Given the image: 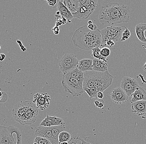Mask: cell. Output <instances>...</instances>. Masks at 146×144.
<instances>
[{
  "instance_id": "cell-1",
  "label": "cell",
  "mask_w": 146,
  "mask_h": 144,
  "mask_svg": "<svg viewBox=\"0 0 146 144\" xmlns=\"http://www.w3.org/2000/svg\"><path fill=\"white\" fill-rule=\"evenodd\" d=\"M98 19L103 25L127 23L130 20V9L123 3H108L102 6Z\"/></svg>"
},
{
  "instance_id": "cell-2",
  "label": "cell",
  "mask_w": 146,
  "mask_h": 144,
  "mask_svg": "<svg viewBox=\"0 0 146 144\" xmlns=\"http://www.w3.org/2000/svg\"><path fill=\"white\" fill-rule=\"evenodd\" d=\"M72 40L76 47L83 50H90L101 46V31L98 28L93 31L88 29L87 25H85L76 30Z\"/></svg>"
},
{
  "instance_id": "cell-3",
  "label": "cell",
  "mask_w": 146,
  "mask_h": 144,
  "mask_svg": "<svg viewBox=\"0 0 146 144\" xmlns=\"http://www.w3.org/2000/svg\"><path fill=\"white\" fill-rule=\"evenodd\" d=\"M13 116L16 122L22 125H30L36 121L39 109L33 102H21L15 104L13 109Z\"/></svg>"
},
{
  "instance_id": "cell-4",
  "label": "cell",
  "mask_w": 146,
  "mask_h": 144,
  "mask_svg": "<svg viewBox=\"0 0 146 144\" xmlns=\"http://www.w3.org/2000/svg\"><path fill=\"white\" fill-rule=\"evenodd\" d=\"M83 82L63 75L62 83L65 92L72 95L73 97H78L81 96L84 93Z\"/></svg>"
},
{
  "instance_id": "cell-5",
  "label": "cell",
  "mask_w": 146,
  "mask_h": 144,
  "mask_svg": "<svg viewBox=\"0 0 146 144\" xmlns=\"http://www.w3.org/2000/svg\"><path fill=\"white\" fill-rule=\"evenodd\" d=\"M125 30V26H116L111 25L106 27L101 31V46L103 47L106 46V42L108 40H112L115 43L120 41L122 39V33Z\"/></svg>"
},
{
  "instance_id": "cell-6",
  "label": "cell",
  "mask_w": 146,
  "mask_h": 144,
  "mask_svg": "<svg viewBox=\"0 0 146 144\" xmlns=\"http://www.w3.org/2000/svg\"><path fill=\"white\" fill-rule=\"evenodd\" d=\"M94 84L98 92H103L105 90L112 84L113 76L110 74L108 71L104 72L94 71Z\"/></svg>"
},
{
  "instance_id": "cell-7",
  "label": "cell",
  "mask_w": 146,
  "mask_h": 144,
  "mask_svg": "<svg viewBox=\"0 0 146 144\" xmlns=\"http://www.w3.org/2000/svg\"><path fill=\"white\" fill-rule=\"evenodd\" d=\"M137 80L129 76H125L121 81L120 87L124 90L128 97L132 96L137 88L139 87Z\"/></svg>"
},
{
  "instance_id": "cell-8",
  "label": "cell",
  "mask_w": 146,
  "mask_h": 144,
  "mask_svg": "<svg viewBox=\"0 0 146 144\" xmlns=\"http://www.w3.org/2000/svg\"><path fill=\"white\" fill-rule=\"evenodd\" d=\"M52 101L50 96L47 93H37L34 96L33 102L38 109L44 111L49 107L50 102Z\"/></svg>"
},
{
  "instance_id": "cell-9",
  "label": "cell",
  "mask_w": 146,
  "mask_h": 144,
  "mask_svg": "<svg viewBox=\"0 0 146 144\" xmlns=\"http://www.w3.org/2000/svg\"><path fill=\"white\" fill-rule=\"evenodd\" d=\"M110 97L112 102L117 104H124L128 101V96L120 87L113 89L110 93Z\"/></svg>"
},
{
  "instance_id": "cell-10",
  "label": "cell",
  "mask_w": 146,
  "mask_h": 144,
  "mask_svg": "<svg viewBox=\"0 0 146 144\" xmlns=\"http://www.w3.org/2000/svg\"><path fill=\"white\" fill-rule=\"evenodd\" d=\"M13 133H11L8 127L0 126V144H14Z\"/></svg>"
},
{
  "instance_id": "cell-11",
  "label": "cell",
  "mask_w": 146,
  "mask_h": 144,
  "mask_svg": "<svg viewBox=\"0 0 146 144\" xmlns=\"http://www.w3.org/2000/svg\"><path fill=\"white\" fill-rule=\"evenodd\" d=\"M77 2L78 3V6L77 9V12L72 14L74 16V18H77L81 20L88 19L92 15L94 11L90 10L85 5L79 3L78 1Z\"/></svg>"
},
{
  "instance_id": "cell-12",
  "label": "cell",
  "mask_w": 146,
  "mask_h": 144,
  "mask_svg": "<svg viewBox=\"0 0 146 144\" xmlns=\"http://www.w3.org/2000/svg\"><path fill=\"white\" fill-rule=\"evenodd\" d=\"M65 124L64 120L60 117L46 115V117L40 124V126L51 127L54 126L62 125Z\"/></svg>"
},
{
  "instance_id": "cell-13",
  "label": "cell",
  "mask_w": 146,
  "mask_h": 144,
  "mask_svg": "<svg viewBox=\"0 0 146 144\" xmlns=\"http://www.w3.org/2000/svg\"><path fill=\"white\" fill-rule=\"evenodd\" d=\"M131 108L133 113L139 116L146 115V101L141 100L131 103Z\"/></svg>"
},
{
  "instance_id": "cell-14",
  "label": "cell",
  "mask_w": 146,
  "mask_h": 144,
  "mask_svg": "<svg viewBox=\"0 0 146 144\" xmlns=\"http://www.w3.org/2000/svg\"><path fill=\"white\" fill-rule=\"evenodd\" d=\"M35 137H40L46 138L50 140L52 143V135L51 127L39 126L35 129Z\"/></svg>"
},
{
  "instance_id": "cell-15",
  "label": "cell",
  "mask_w": 146,
  "mask_h": 144,
  "mask_svg": "<svg viewBox=\"0 0 146 144\" xmlns=\"http://www.w3.org/2000/svg\"><path fill=\"white\" fill-rule=\"evenodd\" d=\"M56 8L60 12L62 17L65 18L68 23H71L72 20L74 18V16L66 5L64 4L63 1H58Z\"/></svg>"
},
{
  "instance_id": "cell-16",
  "label": "cell",
  "mask_w": 146,
  "mask_h": 144,
  "mask_svg": "<svg viewBox=\"0 0 146 144\" xmlns=\"http://www.w3.org/2000/svg\"><path fill=\"white\" fill-rule=\"evenodd\" d=\"M84 73L83 88H90L94 86V71H88Z\"/></svg>"
},
{
  "instance_id": "cell-17",
  "label": "cell",
  "mask_w": 146,
  "mask_h": 144,
  "mask_svg": "<svg viewBox=\"0 0 146 144\" xmlns=\"http://www.w3.org/2000/svg\"><path fill=\"white\" fill-rule=\"evenodd\" d=\"M107 62L106 61L95 58L93 60V71L100 72L108 71V65Z\"/></svg>"
},
{
  "instance_id": "cell-18",
  "label": "cell",
  "mask_w": 146,
  "mask_h": 144,
  "mask_svg": "<svg viewBox=\"0 0 146 144\" xmlns=\"http://www.w3.org/2000/svg\"><path fill=\"white\" fill-rule=\"evenodd\" d=\"M132 96V98L130 101L131 103L141 100L146 101V88L139 86L137 88Z\"/></svg>"
},
{
  "instance_id": "cell-19",
  "label": "cell",
  "mask_w": 146,
  "mask_h": 144,
  "mask_svg": "<svg viewBox=\"0 0 146 144\" xmlns=\"http://www.w3.org/2000/svg\"><path fill=\"white\" fill-rule=\"evenodd\" d=\"M77 68L83 72L93 71V60L91 59H82L79 61Z\"/></svg>"
},
{
  "instance_id": "cell-20",
  "label": "cell",
  "mask_w": 146,
  "mask_h": 144,
  "mask_svg": "<svg viewBox=\"0 0 146 144\" xmlns=\"http://www.w3.org/2000/svg\"><path fill=\"white\" fill-rule=\"evenodd\" d=\"M52 135V144H59V135L60 133L65 131L66 129L65 124L62 125L51 127Z\"/></svg>"
},
{
  "instance_id": "cell-21",
  "label": "cell",
  "mask_w": 146,
  "mask_h": 144,
  "mask_svg": "<svg viewBox=\"0 0 146 144\" xmlns=\"http://www.w3.org/2000/svg\"><path fill=\"white\" fill-rule=\"evenodd\" d=\"M146 30V23H139L135 27L136 34L138 39L142 42L146 43V39L145 37V32Z\"/></svg>"
},
{
  "instance_id": "cell-22",
  "label": "cell",
  "mask_w": 146,
  "mask_h": 144,
  "mask_svg": "<svg viewBox=\"0 0 146 144\" xmlns=\"http://www.w3.org/2000/svg\"><path fill=\"white\" fill-rule=\"evenodd\" d=\"M59 65L60 70L63 75L67 74L68 73L77 68L78 66V64L66 63L61 61H59Z\"/></svg>"
},
{
  "instance_id": "cell-23",
  "label": "cell",
  "mask_w": 146,
  "mask_h": 144,
  "mask_svg": "<svg viewBox=\"0 0 146 144\" xmlns=\"http://www.w3.org/2000/svg\"><path fill=\"white\" fill-rule=\"evenodd\" d=\"M60 61L72 64H78L79 61L77 59L76 55L74 54H66L63 56Z\"/></svg>"
},
{
  "instance_id": "cell-24",
  "label": "cell",
  "mask_w": 146,
  "mask_h": 144,
  "mask_svg": "<svg viewBox=\"0 0 146 144\" xmlns=\"http://www.w3.org/2000/svg\"><path fill=\"white\" fill-rule=\"evenodd\" d=\"M78 1L94 11L98 5V1L97 0H79Z\"/></svg>"
},
{
  "instance_id": "cell-25",
  "label": "cell",
  "mask_w": 146,
  "mask_h": 144,
  "mask_svg": "<svg viewBox=\"0 0 146 144\" xmlns=\"http://www.w3.org/2000/svg\"><path fill=\"white\" fill-rule=\"evenodd\" d=\"M84 73L79 71L77 68L72 71V72L68 73L66 75L68 76L72 77V78L83 81V80H84Z\"/></svg>"
},
{
  "instance_id": "cell-26",
  "label": "cell",
  "mask_w": 146,
  "mask_h": 144,
  "mask_svg": "<svg viewBox=\"0 0 146 144\" xmlns=\"http://www.w3.org/2000/svg\"><path fill=\"white\" fill-rule=\"evenodd\" d=\"M72 138V136L68 132L64 131L61 132L59 135V143L63 142H68Z\"/></svg>"
},
{
  "instance_id": "cell-27",
  "label": "cell",
  "mask_w": 146,
  "mask_h": 144,
  "mask_svg": "<svg viewBox=\"0 0 146 144\" xmlns=\"http://www.w3.org/2000/svg\"><path fill=\"white\" fill-rule=\"evenodd\" d=\"M101 49L99 46H97L92 49V53L91 54V56L94 57L96 59H99L107 62L108 59L107 58L103 57L100 55V52Z\"/></svg>"
},
{
  "instance_id": "cell-28",
  "label": "cell",
  "mask_w": 146,
  "mask_h": 144,
  "mask_svg": "<svg viewBox=\"0 0 146 144\" xmlns=\"http://www.w3.org/2000/svg\"><path fill=\"white\" fill-rule=\"evenodd\" d=\"M83 89L84 92H86L90 97V99H92L93 98H95L96 99L97 98V94L98 93V91L95 86H94L90 88H83Z\"/></svg>"
},
{
  "instance_id": "cell-29",
  "label": "cell",
  "mask_w": 146,
  "mask_h": 144,
  "mask_svg": "<svg viewBox=\"0 0 146 144\" xmlns=\"http://www.w3.org/2000/svg\"><path fill=\"white\" fill-rule=\"evenodd\" d=\"M63 2L64 4L68 8V10L72 13V14L77 12V9L75 7V3H73V1H63Z\"/></svg>"
},
{
  "instance_id": "cell-30",
  "label": "cell",
  "mask_w": 146,
  "mask_h": 144,
  "mask_svg": "<svg viewBox=\"0 0 146 144\" xmlns=\"http://www.w3.org/2000/svg\"><path fill=\"white\" fill-rule=\"evenodd\" d=\"M12 130L14 133H15L16 135L17 143L16 144H22V134L21 131L17 127L12 126Z\"/></svg>"
},
{
  "instance_id": "cell-31",
  "label": "cell",
  "mask_w": 146,
  "mask_h": 144,
  "mask_svg": "<svg viewBox=\"0 0 146 144\" xmlns=\"http://www.w3.org/2000/svg\"><path fill=\"white\" fill-rule=\"evenodd\" d=\"M34 143H36L37 144H52L48 139L40 137H36Z\"/></svg>"
},
{
  "instance_id": "cell-32",
  "label": "cell",
  "mask_w": 146,
  "mask_h": 144,
  "mask_svg": "<svg viewBox=\"0 0 146 144\" xmlns=\"http://www.w3.org/2000/svg\"><path fill=\"white\" fill-rule=\"evenodd\" d=\"M131 36L130 31L128 28L125 27V30L122 33V39L120 42L125 41L128 40Z\"/></svg>"
},
{
  "instance_id": "cell-33",
  "label": "cell",
  "mask_w": 146,
  "mask_h": 144,
  "mask_svg": "<svg viewBox=\"0 0 146 144\" xmlns=\"http://www.w3.org/2000/svg\"><path fill=\"white\" fill-rule=\"evenodd\" d=\"M100 55L105 58H107L110 55V50L108 47H103L100 50Z\"/></svg>"
},
{
  "instance_id": "cell-34",
  "label": "cell",
  "mask_w": 146,
  "mask_h": 144,
  "mask_svg": "<svg viewBox=\"0 0 146 144\" xmlns=\"http://www.w3.org/2000/svg\"><path fill=\"white\" fill-rule=\"evenodd\" d=\"M68 143L69 144H82L80 137L77 135H75L72 137V138Z\"/></svg>"
},
{
  "instance_id": "cell-35",
  "label": "cell",
  "mask_w": 146,
  "mask_h": 144,
  "mask_svg": "<svg viewBox=\"0 0 146 144\" xmlns=\"http://www.w3.org/2000/svg\"><path fill=\"white\" fill-rule=\"evenodd\" d=\"M94 104L96 107L102 109L104 106L105 102L104 101L103 99H99L95 101Z\"/></svg>"
},
{
  "instance_id": "cell-36",
  "label": "cell",
  "mask_w": 146,
  "mask_h": 144,
  "mask_svg": "<svg viewBox=\"0 0 146 144\" xmlns=\"http://www.w3.org/2000/svg\"><path fill=\"white\" fill-rule=\"evenodd\" d=\"M87 26L88 29L91 31H96L98 29L97 25L96 24H94L88 25Z\"/></svg>"
},
{
  "instance_id": "cell-37",
  "label": "cell",
  "mask_w": 146,
  "mask_h": 144,
  "mask_svg": "<svg viewBox=\"0 0 146 144\" xmlns=\"http://www.w3.org/2000/svg\"><path fill=\"white\" fill-rule=\"evenodd\" d=\"M52 31H53L55 35H59V31H60V29H59V27L55 25L54 27L52 28Z\"/></svg>"
},
{
  "instance_id": "cell-38",
  "label": "cell",
  "mask_w": 146,
  "mask_h": 144,
  "mask_svg": "<svg viewBox=\"0 0 146 144\" xmlns=\"http://www.w3.org/2000/svg\"><path fill=\"white\" fill-rule=\"evenodd\" d=\"M56 2H57V1L56 0H52V1L49 0V1H47V3L48 5L52 7L54 6V5L56 4Z\"/></svg>"
},
{
  "instance_id": "cell-39",
  "label": "cell",
  "mask_w": 146,
  "mask_h": 144,
  "mask_svg": "<svg viewBox=\"0 0 146 144\" xmlns=\"http://www.w3.org/2000/svg\"><path fill=\"white\" fill-rule=\"evenodd\" d=\"M115 42L114 41L112 40H108L106 42V45H107V46H110V47H112L114 46L115 44Z\"/></svg>"
},
{
  "instance_id": "cell-40",
  "label": "cell",
  "mask_w": 146,
  "mask_h": 144,
  "mask_svg": "<svg viewBox=\"0 0 146 144\" xmlns=\"http://www.w3.org/2000/svg\"><path fill=\"white\" fill-rule=\"evenodd\" d=\"M54 16L55 18V19H56V20L62 19V15H61L60 14V12H59V11L56 12V13L55 14Z\"/></svg>"
},
{
  "instance_id": "cell-41",
  "label": "cell",
  "mask_w": 146,
  "mask_h": 144,
  "mask_svg": "<svg viewBox=\"0 0 146 144\" xmlns=\"http://www.w3.org/2000/svg\"><path fill=\"white\" fill-rule=\"evenodd\" d=\"M97 98H98L99 99H103L104 98V95L103 94V92H98V93L97 94Z\"/></svg>"
},
{
  "instance_id": "cell-42",
  "label": "cell",
  "mask_w": 146,
  "mask_h": 144,
  "mask_svg": "<svg viewBox=\"0 0 146 144\" xmlns=\"http://www.w3.org/2000/svg\"><path fill=\"white\" fill-rule=\"evenodd\" d=\"M62 25V19H59V20H56V21L55 23V26L59 27L60 25Z\"/></svg>"
},
{
  "instance_id": "cell-43",
  "label": "cell",
  "mask_w": 146,
  "mask_h": 144,
  "mask_svg": "<svg viewBox=\"0 0 146 144\" xmlns=\"http://www.w3.org/2000/svg\"><path fill=\"white\" fill-rule=\"evenodd\" d=\"M5 55L4 54H0V61H2L5 59Z\"/></svg>"
},
{
  "instance_id": "cell-44",
  "label": "cell",
  "mask_w": 146,
  "mask_h": 144,
  "mask_svg": "<svg viewBox=\"0 0 146 144\" xmlns=\"http://www.w3.org/2000/svg\"><path fill=\"white\" fill-rule=\"evenodd\" d=\"M80 139L81 140V142H82V144H92L90 143H88V142H86V141H85L82 138H81V137H80Z\"/></svg>"
},
{
  "instance_id": "cell-45",
  "label": "cell",
  "mask_w": 146,
  "mask_h": 144,
  "mask_svg": "<svg viewBox=\"0 0 146 144\" xmlns=\"http://www.w3.org/2000/svg\"><path fill=\"white\" fill-rule=\"evenodd\" d=\"M62 25H64L66 24L67 20L65 18L62 17Z\"/></svg>"
},
{
  "instance_id": "cell-46",
  "label": "cell",
  "mask_w": 146,
  "mask_h": 144,
  "mask_svg": "<svg viewBox=\"0 0 146 144\" xmlns=\"http://www.w3.org/2000/svg\"><path fill=\"white\" fill-rule=\"evenodd\" d=\"M142 69H143V70H144V71L146 72V62L145 64L142 66Z\"/></svg>"
},
{
  "instance_id": "cell-47",
  "label": "cell",
  "mask_w": 146,
  "mask_h": 144,
  "mask_svg": "<svg viewBox=\"0 0 146 144\" xmlns=\"http://www.w3.org/2000/svg\"><path fill=\"white\" fill-rule=\"evenodd\" d=\"M88 25L92 24H93V22L91 20H89L88 22Z\"/></svg>"
},
{
  "instance_id": "cell-48",
  "label": "cell",
  "mask_w": 146,
  "mask_h": 144,
  "mask_svg": "<svg viewBox=\"0 0 146 144\" xmlns=\"http://www.w3.org/2000/svg\"><path fill=\"white\" fill-rule=\"evenodd\" d=\"M59 144H69L68 142H63V143H60Z\"/></svg>"
},
{
  "instance_id": "cell-49",
  "label": "cell",
  "mask_w": 146,
  "mask_h": 144,
  "mask_svg": "<svg viewBox=\"0 0 146 144\" xmlns=\"http://www.w3.org/2000/svg\"><path fill=\"white\" fill-rule=\"evenodd\" d=\"M144 34H145V37L146 39V30L145 31V33H144Z\"/></svg>"
},
{
  "instance_id": "cell-50",
  "label": "cell",
  "mask_w": 146,
  "mask_h": 144,
  "mask_svg": "<svg viewBox=\"0 0 146 144\" xmlns=\"http://www.w3.org/2000/svg\"><path fill=\"white\" fill-rule=\"evenodd\" d=\"M33 144H37L36 143H34Z\"/></svg>"
},
{
  "instance_id": "cell-51",
  "label": "cell",
  "mask_w": 146,
  "mask_h": 144,
  "mask_svg": "<svg viewBox=\"0 0 146 144\" xmlns=\"http://www.w3.org/2000/svg\"><path fill=\"white\" fill-rule=\"evenodd\" d=\"M1 46H0V50H1Z\"/></svg>"
}]
</instances>
